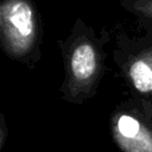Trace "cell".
<instances>
[{
	"label": "cell",
	"mask_w": 152,
	"mask_h": 152,
	"mask_svg": "<svg viewBox=\"0 0 152 152\" xmlns=\"http://www.w3.org/2000/svg\"><path fill=\"white\" fill-rule=\"evenodd\" d=\"M109 40L107 31L97 33L77 18L69 34L58 42L64 69L58 91L64 101L81 106L96 95L106 71V45Z\"/></svg>",
	"instance_id": "6da1fadb"
},
{
	"label": "cell",
	"mask_w": 152,
	"mask_h": 152,
	"mask_svg": "<svg viewBox=\"0 0 152 152\" xmlns=\"http://www.w3.org/2000/svg\"><path fill=\"white\" fill-rule=\"evenodd\" d=\"M43 26L32 0H1L0 43L5 55L26 66L40 59Z\"/></svg>",
	"instance_id": "7a4b0ae2"
},
{
	"label": "cell",
	"mask_w": 152,
	"mask_h": 152,
	"mask_svg": "<svg viewBox=\"0 0 152 152\" xmlns=\"http://www.w3.org/2000/svg\"><path fill=\"white\" fill-rule=\"evenodd\" d=\"M144 33L118 34L113 58L129 88V95L152 112V20L139 19Z\"/></svg>",
	"instance_id": "3957f363"
},
{
	"label": "cell",
	"mask_w": 152,
	"mask_h": 152,
	"mask_svg": "<svg viewBox=\"0 0 152 152\" xmlns=\"http://www.w3.org/2000/svg\"><path fill=\"white\" fill-rule=\"evenodd\" d=\"M109 132L121 152H152V112L131 95L113 109Z\"/></svg>",
	"instance_id": "277c9868"
},
{
	"label": "cell",
	"mask_w": 152,
	"mask_h": 152,
	"mask_svg": "<svg viewBox=\"0 0 152 152\" xmlns=\"http://www.w3.org/2000/svg\"><path fill=\"white\" fill-rule=\"evenodd\" d=\"M119 1L124 10L134 14L138 19L152 20V0H119Z\"/></svg>",
	"instance_id": "5b68a950"
},
{
	"label": "cell",
	"mask_w": 152,
	"mask_h": 152,
	"mask_svg": "<svg viewBox=\"0 0 152 152\" xmlns=\"http://www.w3.org/2000/svg\"><path fill=\"white\" fill-rule=\"evenodd\" d=\"M8 128H7V125H6V121H5V118L4 115L1 114V124H0V150L4 147L7 138H8Z\"/></svg>",
	"instance_id": "8992f818"
}]
</instances>
